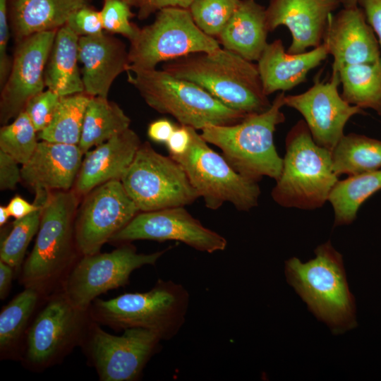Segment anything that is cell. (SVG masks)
I'll return each instance as SVG.
<instances>
[{
	"instance_id": "37",
	"label": "cell",
	"mask_w": 381,
	"mask_h": 381,
	"mask_svg": "<svg viewBox=\"0 0 381 381\" xmlns=\"http://www.w3.org/2000/svg\"><path fill=\"white\" fill-rule=\"evenodd\" d=\"M61 97L47 89L32 97L24 110L29 116L37 133L44 130L50 123Z\"/></svg>"
},
{
	"instance_id": "2",
	"label": "cell",
	"mask_w": 381,
	"mask_h": 381,
	"mask_svg": "<svg viewBox=\"0 0 381 381\" xmlns=\"http://www.w3.org/2000/svg\"><path fill=\"white\" fill-rule=\"evenodd\" d=\"M315 258L302 262L297 258L285 262L287 282L317 318L334 334L356 327V303L351 293L342 255L330 241L315 250Z\"/></svg>"
},
{
	"instance_id": "11",
	"label": "cell",
	"mask_w": 381,
	"mask_h": 381,
	"mask_svg": "<svg viewBox=\"0 0 381 381\" xmlns=\"http://www.w3.org/2000/svg\"><path fill=\"white\" fill-rule=\"evenodd\" d=\"M88 311L76 308L63 291L52 296L26 331L23 362L42 370L61 361L81 344Z\"/></svg>"
},
{
	"instance_id": "41",
	"label": "cell",
	"mask_w": 381,
	"mask_h": 381,
	"mask_svg": "<svg viewBox=\"0 0 381 381\" xmlns=\"http://www.w3.org/2000/svg\"><path fill=\"white\" fill-rule=\"evenodd\" d=\"M194 0H142L138 7L140 20L147 18L150 14L168 7L188 8Z\"/></svg>"
},
{
	"instance_id": "16",
	"label": "cell",
	"mask_w": 381,
	"mask_h": 381,
	"mask_svg": "<svg viewBox=\"0 0 381 381\" xmlns=\"http://www.w3.org/2000/svg\"><path fill=\"white\" fill-rule=\"evenodd\" d=\"M56 31L35 33L16 42L11 70L1 87L3 125L23 111L32 97L44 91L45 68Z\"/></svg>"
},
{
	"instance_id": "24",
	"label": "cell",
	"mask_w": 381,
	"mask_h": 381,
	"mask_svg": "<svg viewBox=\"0 0 381 381\" xmlns=\"http://www.w3.org/2000/svg\"><path fill=\"white\" fill-rule=\"evenodd\" d=\"M266 8L255 0H240L216 38L223 48L250 61H258L268 44Z\"/></svg>"
},
{
	"instance_id": "13",
	"label": "cell",
	"mask_w": 381,
	"mask_h": 381,
	"mask_svg": "<svg viewBox=\"0 0 381 381\" xmlns=\"http://www.w3.org/2000/svg\"><path fill=\"white\" fill-rule=\"evenodd\" d=\"M161 341L155 332L144 328H127L121 336L110 334L92 320L82 343L100 380L135 381L160 351Z\"/></svg>"
},
{
	"instance_id": "27",
	"label": "cell",
	"mask_w": 381,
	"mask_h": 381,
	"mask_svg": "<svg viewBox=\"0 0 381 381\" xmlns=\"http://www.w3.org/2000/svg\"><path fill=\"white\" fill-rule=\"evenodd\" d=\"M131 119L123 110L107 97H91L87 104L79 142L85 154L129 128Z\"/></svg>"
},
{
	"instance_id": "1",
	"label": "cell",
	"mask_w": 381,
	"mask_h": 381,
	"mask_svg": "<svg viewBox=\"0 0 381 381\" xmlns=\"http://www.w3.org/2000/svg\"><path fill=\"white\" fill-rule=\"evenodd\" d=\"M162 69L198 85L227 107L246 114L263 112L272 104L257 64L223 47L165 62Z\"/></svg>"
},
{
	"instance_id": "36",
	"label": "cell",
	"mask_w": 381,
	"mask_h": 381,
	"mask_svg": "<svg viewBox=\"0 0 381 381\" xmlns=\"http://www.w3.org/2000/svg\"><path fill=\"white\" fill-rule=\"evenodd\" d=\"M131 6L122 0H104L99 11L104 30L119 34L133 40L138 33L139 28L130 21L133 13Z\"/></svg>"
},
{
	"instance_id": "7",
	"label": "cell",
	"mask_w": 381,
	"mask_h": 381,
	"mask_svg": "<svg viewBox=\"0 0 381 381\" xmlns=\"http://www.w3.org/2000/svg\"><path fill=\"white\" fill-rule=\"evenodd\" d=\"M78 202L79 195L73 189L49 193L35 243L21 272L20 282L25 287L42 293L69 271L76 248L75 221Z\"/></svg>"
},
{
	"instance_id": "31",
	"label": "cell",
	"mask_w": 381,
	"mask_h": 381,
	"mask_svg": "<svg viewBox=\"0 0 381 381\" xmlns=\"http://www.w3.org/2000/svg\"><path fill=\"white\" fill-rule=\"evenodd\" d=\"M42 293L25 287L0 313V352L1 358L14 355Z\"/></svg>"
},
{
	"instance_id": "3",
	"label": "cell",
	"mask_w": 381,
	"mask_h": 381,
	"mask_svg": "<svg viewBox=\"0 0 381 381\" xmlns=\"http://www.w3.org/2000/svg\"><path fill=\"white\" fill-rule=\"evenodd\" d=\"M285 95L284 92L278 93L263 112L248 114L231 125H208L200 135L207 143L218 147L228 163L246 179L258 182L267 176L276 181L282 171L283 158L275 148L274 133L285 121L282 111Z\"/></svg>"
},
{
	"instance_id": "30",
	"label": "cell",
	"mask_w": 381,
	"mask_h": 381,
	"mask_svg": "<svg viewBox=\"0 0 381 381\" xmlns=\"http://www.w3.org/2000/svg\"><path fill=\"white\" fill-rule=\"evenodd\" d=\"M331 154L333 170L337 176L381 169V140L363 135H344Z\"/></svg>"
},
{
	"instance_id": "35",
	"label": "cell",
	"mask_w": 381,
	"mask_h": 381,
	"mask_svg": "<svg viewBox=\"0 0 381 381\" xmlns=\"http://www.w3.org/2000/svg\"><path fill=\"white\" fill-rule=\"evenodd\" d=\"M240 0H194L188 8L196 25L217 38L235 11Z\"/></svg>"
},
{
	"instance_id": "28",
	"label": "cell",
	"mask_w": 381,
	"mask_h": 381,
	"mask_svg": "<svg viewBox=\"0 0 381 381\" xmlns=\"http://www.w3.org/2000/svg\"><path fill=\"white\" fill-rule=\"evenodd\" d=\"M381 190V169L338 180L328 198L334 213V226L348 225L362 204Z\"/></svg>"
},
{
	"instance_id": "46",
	"label": "cell",
	"mask_w": 381,
	"mask_h": 381,
	"mask_svg": "<svg viewBox=\"0 0 381 381\" xmlns=\"http://www.w3.org/2000/svg\"><path fill=\"white\" fill-rule=\"evenodd\" d=\"M11 217L6 206H0V226H4Z\"/></svg>"
},
{
	"instance_id": "44",
	"label": "cell",
	"mask_w": 381,
	"mask_h": 381,
	"mask_svg": "<svg viewBox=\"0 0 381 381\" xmlns=\"http://www.w3.org/2000/svg\"><path fill=\"white\" fill-rule=\"evenodd\" d=\"M176 126L167 119H160L150 123L147 128V135L157 143H167Z\"/></svg>"
},
{
	"instance_id": "9",
	"label": "cell",
	"mask_w": 381,
	"mask_h": 381,
	"mask_svg": "<svg viewBox=\"0 0 381 381\" xmlns=\"http://www.w3.org/2000/svg\"><path fill=\"white\" fill-rule=\"evenodd\" d=\"M188 128L191 140L188 150L181 155L170 156L183 167L206 207L217 210L226 202L240 211L256 207L260 195L258 182L238 174L196 129Z\"/></svg>"
},
{
	"instance_id": "38",
	"label": "cell",
	"mask_w": 381,
	"mask_h": 381,
	"mask_svg": "<svg viewBox=\"0 0 381 381\" xmlns=\"http://www.w3.org/2000/svg\"><path fill=\"white\" fill-rule=\"evenodd\" d=\"M66 25L79 37L97 35L104 32L99 11L86 6L75 11L69 17Z\"/></svg>"
},
{
	"instance_id": "29",
	"label": "cell",
	"mask_w": 381,
	"mask_h": 381,
	"mask_svg": "<svg viewBox=\"0 0 381 381\" xmlns=\"http://www.w3.org/2000/svg\"><path fill=\"white\" fill-rule=\"evenodd\" d=\"M342 98L351 105L381 115V57L373 63L353 64L338 72Z\"/></svg>"
},
{
	"instance_id": "14",
	"label": "cell",
	"mask_w": 381,
	"mask_h": 381,
	"mask_svg": "<svg viewBox=\"0 0 381 381\" xmlns=\"http://www.w3.org/2000/svg\"><path fill=\"white\" fill-rule=\"evenodd\" d=\"M121 180L104 183L89 192L75 221L76 249L82 255L99 253L102 246L139 212Z\"/></svg>"
},
{
	"instance_id": "6",
	"label": "cell",
	"mask_w": 381,
	"mask_h": 381,
	"mask_svg": "<svg viewBox=\"0 0 381 381\" xmlns=\"http://www.w3.org/2000/svg\"><path fill=\"white\" fill-rule=\"evenodd\" d=\"M128 82L146 104L174 117L180 125L202 130L240 122L248 114L227 107L198 85L162 69L129 68Z\"/></svg>"
},
{
	"instance_id": "5",
	"label": "cell",
	"mask_w": 381,
	"mask_h": 381,
	"mask_svg": "<svg viewBox=\"0 0 381 381\" xmlns=\"http://www.w3.org/2000/svg\"><path fill=\"white\" fill-rule=\"evenodd\" d=\"M190 294L181 284L159 279L143 293H126L108 299H95L88 309L90 318L115 329L138 327L169 340L186 321Z\"/></svg>"
},
{
	"instance_id": "42",
	"label": "cell",
	"mask_w": 381,
	"mask_h": 381,
	"mask_svg": "<svg viewBox=\"0 0 381 381\" xmlns=\"http://www.w3.org/2000/svg\"><path fill=\"white\" fill-rule=\"evenodd\" d=\"M191 140L188 126H176L171 135L166 143L171 156L184 154L188 149Z\"/></svg>"
},
{
	"instance_id": "45",
	"label": "cell",
	"mask_w": 381,
	"mask_h": 381,
	"mask_svg": "<svg viewBox=\"0 0 381 381\" xmlns=\"http://www.w3.org/2000/svg\"><path fill=\"white\" fill-rule=\"evenodd\" d=\"M14 269L0 260V298L4 300L9 294Z\"/></svg>"
},
{
	"instance_id": "15",
	"label": "cell",
	"mask_w": 381,
	"mask_h": 381,
	"mask_svg": "<svg viewBox=\"0 0 381 381\" xmlns=\"http://www.w3.org/2000/svg\"><path fill=\"white\" fill-rule=\"evenodd\" d=\"M136 240L176 241L208 253L224 250L227 246L224 236L203 226L183 206L138 212L109 241L126 243Z\"/></svg>"
},
{
	"instance_id": "18",
	"label": "cell",
	"mask_w": 381,
	"mask_h": 381,
	"mask_svg": "<svg viewBox=\"0 0 381 381\" xmlns=\"http://www.w3.org/2000/svg\"><path fill=\"white\" fill-rule=\"evenodd\" d=\"M322 44L333 57L332 72L342 67L373 63L380 58V44L363 9L344 8L329 16Z\"/></svg>"
},
{
	"instance_id": "34",
	"label": "cell",
	"mask_w": 381,
	"mask_h": 381,
	"mask_svg": "<svg viewBox=\"0 0 381 381\" xmlns=\"http://www.w3.org/2000/svg\"><path fill=\"white\" fill-rule=\"evenodd\" d=\"M44 203L29 215L15 219L11 230L1 242L0 260L13 269L20 267L28 246L37 233Z\"/></svg>"
},
{
	"instance_id": "25",
	"label": "cell",
	"mask_w": 381,
	"mask_h": 381,
	"mask_svg": "<svg viewBox=\"0 0 381 381\" xmlns=\"http://www.w3.org/2000/svg\"><path fill=\"white\" fill-rule=\"evenodd\" d=\"M87 0H11L9 17L16 42L31 35L56 30Z\"/></svg>"
},
{
	"instance_id": "40",
	"label": "cell",
	"mask_w": 381,
	"mask_h": 381,
	"mask_svg": "<svg viewBox=\"0 0 381 381\" xmlns=\"http://www.w3.org/2000/svg\"><path fill=\"white\" fill-rule=\"evenodd\" d=\"M11 155L0 150V190H13L21 180V168Z\"/></svg>"
},
{
	"instance_id": "26",
	"label": "cell",
	"mask_w": 381,
	"mask_h": 381,
	"mask_svg": "<svg viewBox=\"0 0 381 381\" xmlns=\"http://www.w3.org/2000/svg\"><path fill=\"white\" fill-rule=\"evenodd\" d=\"M79 37L66 25L56 31L45 68L44 83L60 97L85 92L78 64Z\"/></svg>"
},
{
	"instance_id": "32",
	"label": "cell",
	"mask_w": 381,
	"mask_h": 381,
	"mask_svg": "<svg viewBox=\"0 0 381 381\" xmlns=\"http://www.w3.org/2000/svg\"><path fill=\"white\" fill-rule=\"evenodd\" d=\"M91 97L85 92L61 97L52 121L38 133V138L52 143L78 145Z\"/></svg>"
},
{
	"instance_id": "21",
	"label": "cell",
	"mask_w": 381,
	"mask_h": 381,
	"mask_svg": "<svg viewBox=\"0 0 381 381\" xmlns=\"http://www.w3.org/2000/svg\"><path fill=\"white\" fill-rule=\"evenodd\" d=\"M84 153L78 145L38 142L22 165L21 180L34 190H69L74 186Z\"/></svg>"
},
{
	"instance_id": "47",
	"label": "cell",
	"mask_w": 381,
	"mask_h": 381,
	"mask_svg": "<svg viewBox=\"0 0 381 381\" xmlns=\"http://www.w3.org/2000/svg\"><path fill=\"white\" fill-rule=\"evenodd\" d=\"M344 8H353L358 6L359 0H337Z\"/></svg>"
},
{
	"instance_id": "8",
	"label": "cell",
	"mask_w": 381,
	"mask_h": 381,
	"mask_svg": "<svg viewBox=\"0 0 381 381\" xmlns=\"http://www.w3.org/2000/svg\"><path fill=\"white\" fill-rule=\"evenodd\" d=\"M220 47L216 38L196 25L188 8L168 7L157 11L152 23L139 28L130 41L129 68L155 69L161 62Z\"/></svg>"
},
{
	"instance_id": "20",
	"label": "cell",
	"mask_w": 381,
	"mask_h": 381,
	"mask_svg": "<svg viewBox=\"0 0 381 381\" xmlns=\"http://www.w3.org/2000/svg\"><path fill=\"white\" fill-rule=\"evenodd\" d=\"M78 59L85 92L92 97H107L114 80L130 66L125 44L104 32L79 37Z\"/></svg>"
},
{
	"instance_id": "17",
	"label": "cell",
	"mask_w": 381,
	"mask_h": 381,
	"mask_svg": "<svg viewBox=\"0 0 381 381\" xmlns=\"http://www.w3.org/2000/svg\"><path fill=\"white\" fill-rule=\"evenodd\" d=\"M338 73H332L329 81L317 79L306 91L285 95V106L298 111L303 117L313 140L332 151L344 136V127L354 115L364 114L358 107L345 101L338 87Z\"/></svg>"
},
{
	"instance_id": "39",
	"label": "cell",
	"mask_w": 381,
	"mask_h": 381,
	"mask_svg": "<svg viewBox=\"0 0 381 381\" xmlns=\"http://www.w3.org/2000/svg\"><path fill=\"white\" fill-rule=\"evenodd\" d=\"M8 3V0H0V85L5 83L12 64V59L7 53L9 40Z\"/></svg>"
},
{
	"instance_id": "10",
	"label": "cell",
	"mask_w": 381,
	"mask_h": 381,
	"mask_svg": "<svg viewBox=\"0 0 381 381\" xmlns=\"http://www.w3.org/2000/svg\"><path fill=\"white\" fill-rule=\"evenodd\" d=\"M121 181L140 212L184 207L200 197L183 167L147 142L140 146Z\"/></svg>"
},
{
	"instance_id": "43",
	"label": "cell",
	"mask_w": 381,
	"mask_h": 381,
	"mask_svg": "<svg viewBox=\"0 0 381 381\" xmlns=\"http://www.w3.org/2000/svg\"><path fill=\"white\" fill-rule=\"evenodd\" d=\"M366 20L378 37L381 47V0H359Z\"/></svg>"
},
{
	"instance_id": "12",
	"label": "cell",
	"mask_w": 381,
	"mask_h": 381,
	"mask_svg": "<svg viewBox=\"0 0 381 381\" xmlns=\"http://www.w3.org/2000/svg\"><path fill=\"white\" fill-rule=\"evenodd\" d=\"M167 250L138 253L126 243L109 253L83 255L64 277L62 291L76 308L88 311L99 295L126 286L134 270L155 265Z\"/></svg>"
},
{
	"instance_id": "23",
	"label": "cell",
	"mask_w": 381,
	"mask_h": 381,
	"mask_svg": "<svg viewBox=\"0 0 381 381\" xmlns=\"http://www.w3.org/2000/svg\"><path fill=\"white\" fill-rule=\"evenodd\" d=\"M323 44L312 50L290 54L280 39L268 43L257 64L264 92L290 90L303 83L308 73L328 56Z\"/></svg>"
},
{
	"instance_id": "22",
	"label": "cell",
	"mask_w": 381,
	"mask_h": 381,
	"mask_svg": "<svg viewBox=\"0 0 381 381\" xmlns=\"http://www.w3.org/2000/svg\"><path fill=\"white\" fill-rule=\"evenodd\" d=\"M141 144L129 128L85 152L73 190L79 195H87L104 183L121 180Z\"/></svg>"
},
{
	"instance_id": "19",
	"label": "cell",
	"mask_w": 381,
	"mask_h": 381,
	"mask_svg": "<svg viewBox=\"0 0 381 381\" xmlns=\"http://www.w3.org/2000/svg\"><path fill=\"white\" fill-rule=\"evenodd\" d=\"M339 5L337 0H270L266 8L269 32L286 27L292 37L287 52H305L322 44L329 17Z\"/></svg>"
},
{
	"instance_id": "33",
	"label": "cell",
	"mask_w": 381,
	"mask_h": 381,
	"mask_svg": "<svg viewBox=\"0 0 381 381\" xmlns=\"http://www.w3.org/2000/svg\"><path fill=\"white\" fill-rule=\"evenodd\" d=\"M37 131L25 111L0 129V150L19 164L26 163L37 145Z\"/></svg>"
},
{
	"instance_id": "4",
	"label": "cell",
	"mask_w": 381,
	"mask_h": 381,
	"mask_svg": "<svg viewBox=\"0 0 381 381\" xmlns=\"http://www.w3.org/2000/svg\"><path fill=\"white\" fill-rule=\"evenodd\" d=\"M285 149L282 171L271 193L273 200L284 207H322L339 180L331 151L313 140L304 120L288 132Z\"/></svg>"
},
{
	"instance_id": "48",
	"label": "cell",
	"mask_w": 381,
	"mask_h": 381,
	"mask_svg": "<svg viewBox=\"0 0 381 381\" xmlns=\"http://www.w3.org/2000/svg\"><path fill=\"white\" fill-rule=\"evenodd\" d=\"M122 1L126 2L131 6H134L138 8L140 6L142 1V0H122Z\"/></svg>"
}]
</instances>
